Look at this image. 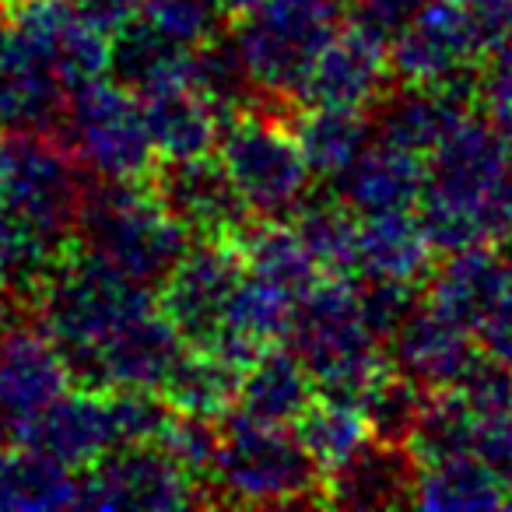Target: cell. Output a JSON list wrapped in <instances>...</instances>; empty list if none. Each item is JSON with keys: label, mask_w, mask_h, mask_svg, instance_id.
I'll list each match as a JSON object with an SVG mask.
<instances>
[{"label": "cell", "mask_w": 512, "mask_h": 512, "mask_svg": "<svg viewBox=\"0 0 512 512\" xmlns=\"http://www.w3.org/2000/svg\"><path fill=\"white\" fill-rule=\"evenodd\" d=\"M109 71H113V78L120 85L144 95L158 85L186 78V71H190V50H179L176 43L158 36L148 22L134 18L109 43Z\"/></svg>", "instance_id": "cell-32"}, {"label": "cell", "mask_w": 512, "mask_h": 512, "mask_svg": "<svg viewBox=\"0 0 512 512\" xmlns=\"http://www.w3.org/2000/svg\"><path fill=\"white\" fill-rule=\"evenodd\" d=\"M158 446L179 463L190 477H197L207 491V477L218 460L221 446V428L214 425V418H200V414H172L165 432L158 435Z\"/></svg>", "instance_id": "cell-39"}, {"label": "cell", "mask_w": 512, "mask_h": 512, "mask_svg": "<svg viewBox=\"0 0 512 512\" xmlns=\"http://www.w3.org/2000/svg\"><path fill=\"white\" fill-rule=\"evenodd\" d=\"M425 4L432 0H351V18L369 25L379 36L393 39Z\"/></svg>", "instance_id": "cell-45"}, {"label": "cell", "mask_w": 512, "mask_h": 512, "mask_svg": "<svg viewBox=\"0 0 512 512\" xmlns=\"http://www.w3.org/2000/svg\"><path fill=\"white\" fill-rule=\"evenodd\" d=\"M481 351L484 348L474 344V330L435 309L428 299H421L404 327L386 341V358L393 369L411 376L428 393L460 386L481 362Z\"/></svg>", "instance_id": "cell-18"}, {"label": "cell", "mask_w": 512, "mask_h": 512, "mask_svg": "<svg viewBox=\"0 0 512 512\" xmlns=\"http://www.w3.org/2000/svg\"><path fill=\"white\" fill-rule=\"evenodd\" d=\"M474 453L488 463L491 474H495L498 481L505 484V491L512 495V414L481 421Z\"/></svg>", "instance_id": "cell-44"}, {"label": "cell", "mask_w": 512, "mask_h": 512, "mask_svg": "<svg viewBox=\"0 0 512 512\" xmlns=\"http://www.w3.org/2000/svg\"><path fill=\"white\" fill-rule=\"evenodd\" d=\"M239 253L242 264L253 278L267 281V285L281 288L285 295H292L295 302L323 278L320 264L313 260L309 246L302 242V235L295 232V225H281V221L256 218L246 232L239 235Z\"/></svg>", "instance_id": "cell-28"}, {"label": "cell", "mask_w": 512, "mask_h": 512, "mask_svg": "<svg viewBox=\"0 0 512 512\" xmlns=\"http://www.w3.org/2000/svg\"><path fill=\"white\" fill-rule=\"evenodd\" d=\"M320 397L309 365L288 344H271L246 365L232 411L264 425H295Z\"/></svg>", "instance_id": "cell-25"}, {"label": "cell", "mask_w": 512, "mask_h": 512, "mask_svg": "<svg viewBox=\"0 0 512 512\" xmlns=\"http://www.w3.org/2000/svg\"><path fill=\"white\" fill-rule=\"evenodd\" d=\"M11 179H15V137L0 134V214L11 204Z\"/></svg>", "instance_id": "cell-48"}, {"label": "cell", "mask_w": 512, "mask_h": 512, "mask_svg": "<svg viewBox=\"0 0 512 512\" xmlns=\"http://www.w3.org/2000/svg\"><path fill=\"white\" fill-rule=\"evenodd\" d=\"M78 488V470L25 442L0 460V509L8 512H53L78 505Z\"/></svg>", "instance_id": "cell-29"}, {"label": "cell", "mask_w": 512, "mask_h": 512, "mask_svg": "<svg viewBox=\"0 0 512 512\" xmlns=\"http://www.w3.org/2000/svg\"><path fill=\"white\" fill-rule=\"evenodd\" d=\"M57 141L92 179H151L158 169L141 95L116 78L74 88Z\"/></svg>", "instance_id": "cell-8"}, {"label": "cell", "mask_w": 512, "mask_h": 512, "mask_svg": "<svg viewBox=\"0 0 512 512\" xmlns=\"http://www.w3.org/2000/svg\"><path fill=\"white\" fill-rule=\"evenodd\" d=\"M109 418H113L116 446L130 442H158L176 411L158 390H109Z\"/></svg>", "instance_id": "cell-40"}, {"label": "cell", "mask_w": 512, "mask_h": 512, "mask_svg": "<svg viewBox=\"0 0 512 512\" xmlns=\"http://www.w3.org/2000/svg\"><path fill=\"white\" fill-rule=\"evenodd\" d=\"M509 292V256H502L495 246H470L460 249V253H446V264L428 274L425 299L477 334L481 323L495 313V306Z\"/></svg>", "instance_id": "cell-22"}, {"label": "cell", "mask_w": 512, "mask_h": 512, "mask_svg": "<svg viewBox=\"0 0 512 512\" xmlns=\"http://www.w3.org/2000/svg\"><path fill=\"white\" fill-rule=\"evenodd\" d=\"M432 253L418 211L376 214L358 225V278L421 285L432 274Z\"/></svg>", "instance_id": "cell-26"}, {"label": "cell", "mask_w": 512, "mask_h": 512, "mask_svg": "<svg viewBox=\"0 0 512 512\" xmlns=\"http://www.w3.org/2000/svg\"><path fill=\"white\" fill-rule=\"evenodd\" d=\"M477 428L481 418L474 414V407L467 404L460 390H432L421 407L418 428L411 435V453L418 463L446 460L456 453H474Z\"/></svg>", "instance_id": "cell-35"}, {"label": "cell", "mask_w": 512, "mask_h": 512, "mask_svg": "<svg viewBox=\"0 0 512 512\" xmlns=\"http://www.w3.org/2000/svg\"><path fill=\"white\" fill-rule=\"evenodd\" d=\"M186 78H190V85L197 88V92H204L207 99L221 109V116H232V113H239V109H249L260 102L253 78H249L246 64H242L239 46H235V39L225 36V32L190 53V71H186Z\"/></svg>", "instance_id": "cell-37"}, {"label": "cell", "mask_w": 512, "mask_h": 512, "mask_svg": "<svg viewBox=\"0 0 512 512\" xmlns=\"http://www.w3.org/2000/svg\"><path fill=\"white\" fill-rule=\"evenodd\" d=\"M418 302H421L418 285H407V281L365 278V285H358V306H362V316L372 327V334H376L383 344L404 327V320L418 309Z\"/></svg>", "instance_id": "cell-41"}, {"label": "cell", "mask_w": 512, "mask_h": 512, "mask_svg": "<svg viewBox=\"0 0 512 512\" xmlns=\"http://www.w3.org/2000/svg\"><path fill=\"white\" fill-rule=\"evenodd\" d=\"M71 8L85 18L92 29L116 36L120 29H127L137 15H141L144 0H71Z\"/></svg>", "instance_id": "cell-46"}, {"label": "cell", "mask_w": 512, "mask_h": 512, "mask_svg": "<svg viewBox=\"0 0 512 512\" xmlns=\"http://www.w3.org/2000/svg\"><path fill=\"white\" fill-rule=\"evenodd\" d=\"M481 53L484 43L460 0H432L390 39L393 78L404 85H446L470 78Z\"/></svg>", "instance_id": "cell-13"}, {"label": "cell", "mask_w": 512, "mask_h": 512, "mask_svg": "<svg viewBox=\"0 0 512 512\" xmlns=\"http://www.w3.org/2000/svg\"><path fill=\"white\" fill-rule=\"evenodd\" d=\"M78 246L158 288L193 246V235L144 179H92L78 214Z\"/></svg>", "instance_id": "cell-3"}, {"label": "cell", "mask_w": 512, "mask_h": 512, "mask_svg": "<svg viewBox=\"0 0 512 512\" xmlns=\"http://www.w3.org/2000/svg\"><path fill=\"white\" fill-rule=\"evenodd\" d=\"M190 348L179 327L162 313L137 316V320L123 323L99 351H95L92 372L85 379V390H158L162 393L169 372Z\"/></svg>", "instance_id": "cell-17"}, {"label": "cell", "mask_w": 512, "mask_h": 512, "mask_svg": "<svg viewBox=\"0 0 512 512\" xmlns=\"http://www.w3.org/2000/svg\"><path fill=\"white\" fill-rule=\"evenodd\" d=\"M481 102V74L446 85H404L390 88L372 106L376 141L428 158Z\"/></svg>", "instance_id": "cell-15"}, {"label": "cell", "mask_w": 512, "mask_h": 512, "mask_svg": "<svg viewBox=\"0 0 512 512\" xmlns=\"http://www.w3.org/2000/svg\"><path fill=\"white\" fill-rule=\"evenodd\" d=\"M214 151L256 218H295L309 200L313 169L281 109L249 106L225 116Z\"/></svg>", "instance_id": "cell-7"}, {"label": "cell", "mask_w": 512, "mask_h": 512, "mask_svg": "<svg viewBox=\"0 0 512 512\" xmlns=\"http://www.w3.org/2000/svg\"><path fill=\"white\" fill-rule=\"evenodd\" d=\"M71 88L53 64L15 29L0 22V134L60 137Z\"/></svg>", "instance_id": "cell-14"}, {"label": "cell", "mask_w": 512, "mask_h": 512, "mask_svg": "<svg viewBox=\"0 0 512 512\" xmlns=\"http://www.w3.org/2000/svg\"><path fill=\"white\" fill-rule=\"evenodd\" d=\"M425 158L386 141H372L341 176L334 179V197L344 200L358 218L418 211L425 197Z\"/></svg>", "instance_id": "cell-21"}, {"label": "cell", "mask_w": 512, "mask_h": 512, "mask_svg": "<svg viewBox=\"0 0 512 512\" xmlns=\"http://www.w3.org/2000/svg\"><path fill=\"white\" fill-rule=\"evenodd\" d=\"M141 22H148L158 36L176 43L179 50H197L225 32V8L218 0H144Z\"/></svg>", "instance_id": "cell-38"}, {"label": "cell", "mask_w": 512, "mask_h": 512, "mask_svg": "<svg viewBox=\"0 0 512 512\" xmlns=\"http://www.w3.org/2000/svg\"><path fill=\"white\" fill-rule=\"evenodd\" d=\"M292 428L302 446H306V453L316 460V467L323 470V477L344 467L372 439L362 407L330 397H316Z\"/></svg>", "instance_id": "cell-34"}, {"label": "cell", "mask_w": 512, "mask_h": 512, "mask_svg": "<svg viewBox=\"0 0 512 512\" xmlns=\"http://www.w3.org/2000/svg\"><path fill=\"white\" fill-rule=\"evenodd\" d=\"M242 372L235 362L221 358L211 348H190L183 351V358L176 362V369L169 372L162 386V397L169 400L172 411L179 414H200V418H225L239 400V383Z\"/></svg>", "instance_id": "cell-31"}, {"label": "cell", "mask_w": 512, "mask_h": 512, "mask_svg": "<svg viewBox=\"0 0 512 512\" xmlns=\"http://www.w3.org/2000/svg\"><path fill=\"white\" fill-rule=\"evenodd\" d=\"M221 8H225V15L228 18H239V15H246L249 8H256L260 0H218Z\"/></svg>", "instance_id": "cell-50"}, {"label": "cell", "mask_w": 512, "mask_h": 512, "mask_svg": "<svg viewBox=\"0 0 512 512\" xmlns=\"http://www.w3.org/2000/svg\"><path fill=\"white\" fill-rule=\"evenodd\" d=\"M39 53L53 64L67 88L106 78L109 36L85 22L71 0H15L8 18Z\"/></svg>", "instance_id": "cell-19"}, {"label": "cell", "mask_w": 512, "mask_h": 512, "mask_svg": "<svg viewBox=\"0 0 512 512\" xmlns=\"http://www.w3.org/2000/svg\"><path fill=\"white\" fill-rule=\"evenodd\" d=\"M425 400H428L425 386H418L411 376H404L400 369L386 365V369L372 379L369 390L362 393L358 407H362L372 439L393 442V446H411V435H414V428H418Z\"/></svg>", "instance_id": "cell-36"}, {"label": "cell", "mask_w": 512, "mask_h": 512, "mask_svg": "<svg viewBox=\"0 0 512 512\" xmlns=\"http://www.w3.org/2000/svg\"><path fill=\"white\" fill-rule=\"evenodd\" d=\"M477 337H481L484 355H491L502 365H512V292L505 295L495 306V313L481 323Z\"/></svg>", "instance_id": "cell-47"}, {"label": "cell", "mask_w": 512, "mask_h": 512, "mask_svg": "<svg viewBox=\"0 0 512 512\" xmlns=\"http://www.w3.org/2000/svg\"><path fill=\"white\" fill-rule=\"evenodd\" d=\"M358 225L362 218L337 197H309L295 211V232L330 278H358Z\"/></svg>", "instance_id": "cell-33"}, {"label": "cell", "mask_w": 512, "mask_h": 512, "mask_svg": "<svg viewBox=\"0 0 512 512\" xmlns=\"http://www.w3.org/2000/svg\"><path fill=\"white\" fill-rule=\"evenodd\" d=\"M207 491L158 442L113 446L102 460L81 470V509H144L172 512L204 505Z\"/></svg>", "instance_id": "cell-9"}, {"label": "cell", "mask_w": 512, "mask_h": 512, "mask_svg": "<svg viewBox=\"0 0 512 512\" xmlns=\"http://www.w3.org/2000/svg\"><path fill=\"white\" fill-rule=\"evenodd\" d=\"M456 390L467 397V404L474 407V414L481 421L512 414V365L481 355V362L467 372V379Z\"/></svg>", "instance_id": "cell-42"}, {"label": "cell", "mask_w": 512, "mask_h": 512, "mask_svg": "<svg viewBox=\"0 0 512 512\" xmlns=\"http://www.w3.org/2000/svg\"><path fill=\"white\" fill-rule=\"evenodd\" d=\"M285 344L309 365L320 397L344 404H358L372 379L390 365L386 344L362 316L355 278L323 274L295 302Z\"/></svg>", "instance_id": "cell-4"}, {"label": "cell", "mask_w": 512, "mask_h": 512, "mask_svg": "<svg viewBox=\"0 0 512 512\" xmlns=\"http://www.w3.org/2000/svg\"><path fill=\"white\" fill-rule=\"evenodd\" d=\"M8 435H11V425L4 418H0V460L8 456Z\"/></svg>", "instance_id": "cell-51"}, {"label": "cell", "mask_w": 512, "mask_h": 512, "mask_svg": "<svg viewBox=\"0 0 512 512\" xmlns=\"http://www.w3.org/2000/svg\"><path fill=\"white\" fill-rule=\"evenodd\" d=\"M151 186L162 204L183 221L193 242H239V235L256 221L239 186L232 183L221 158L200 155L186 162H158Z\"/></svg>", "instance_id": "cell-11"}, {"label": "cell", "mask_w": 512, "mask_h": 512, "mask_svg": "<svg viewBox=\"0 0 512 512\" xmlns=\"http://www.w3.org/2000/svg\"><path fill=\"white\" fill-rule=\"evenodd\" d=\"M15 302H18V295L11 292V285L4 278H0V334H4V330L11 327V323H15Z\"/></svg>", "instance_id": "cell-49"}, {"label": "cell", "mask_w": 512, "mask_h": 512, "mask_svg": "<svg viewBox=\"0 0 512 512\" xmlns=\"http://www.w3.org/2000/svg\"><path fill=\"white\" fill-rule=\"evenodd\" d=\"M155 306V288L116 271L113 264H106L102 256H95L92 249L78 246V242L60 260V267L50 274V281L39 288L36 302H32L46 334L64 351L74 386H85L95 351L123 323L151 313Z\"/></svg>", "instance_id": "cell-2"}, {"label": "cell", "mask_w": 512, "mask_h": 512, "mask_svg": "<svg viewBox=\"0 0 512 512\" xmlns=\"http://www.w3.org/2000/svg\"><path fill=\"white\" fill-rule=\"evenodd\" d=\"M390 85V39L348 18L341 32L327 43V50L320 53L302 88L295 92V106L362 109V113H369L390 92Z\"/></svg>", "instance_id": "cell-12"}, {"label": "cell", "mask_w": 512, "mask_h": 512, "mask_svg": "<svg viewBox=\"0 0 512 512\" xmlns=\"http://www.w3.org/2000/svg\"><path fill=\"white\" fill-rule=\"evenodd\" d=\"M207 477L211 505H323V470L285 425L228 411Z\"/></svg>", "instance_id": "cell-6"}, {"label": "cell", "mask_w": 512, "mask_h": 512, "mask_svg": "<svg viewBox=\"0 0 512 512\" xmlns=\"http://www.w3.org/2000/svg\"><path fill=\"white\" fill-rule=\"evenodd\" d=\"M418 460L407 446L369 439L344 467L323 477V505L334 509H397L414 502Z\"/></svg>", "instance_id": "cell-23"}, {"label": "cell", "mask_w": 512, "mask_h": 512, "mask_svg": "<svg viewBox=\"0 0 512 512\" xmlns=\"http://www.w3.org/2000/svg\"><path fill=\"white\" fill-rule=\"evenodd\" d=\"M15 439L57 456L60 463L74 470L92 467L95 460H102L116 446L106 393L85 390V386L67 390L46 411H39L32 421L15 428Z\"/></svg>", "instance_id": "cell-20"}, {"label": "cell", "mask_w": 512, "mask_h": 512, "mask_svg": "<svg viewBox=\"0 0 512 512\" xmlns=\"http://www.w3.org/2000/svg\"><path fill=\"white\" fill-rule=\"evenodd\" d=\"M481 106L512 141V36L488 50V64L481 71Z\"/></svg>", "instance_id": "cell-43"}, {"label": "cell", "mask_w": 512, "mask_h": 512, "mask_svg": "<svg viewBox=\"0 0 512 512\" xmlns=\"http://www.w3.org/2000/svg\"><path fill=\"white\" fill-rule=\"evenodd\" d=\"M418 218L435 253L495 246L512 235V141L484 116H467L425 158Z\"/></svg>", "instance_id": "cell-1"}, {"label": "cell", "mask_w": 512, "mask_h": 512, "mask_svg": "<svg viewBox=\"0 0 512 512\" xmlns=\"http://www.w3.org/2000/svg\"><path fill=\"white\" fill-rule=\"evenodd\" d=\"M242 278H246V264L239 246L193 242L158 285V309L176 323L190 344H207L225 327Z\"/></svg>", "instance_id": "cell-10"}, {"label": "cell", "mask_w": 512, "mask_h": 512, "mask_svg": "<svg viewBox=\"0 0 512 512\" xmlns=\"http://www.w3.org/2000/svg\"><path fill=\"white\" fill-rule=\"evenodd\" d=\"M71 386V365L43 323H11L0 334V418L11 425V435Z\"/></svg>", "instance_id": "cell-16"}, {"label": "cell", "mask_w": 512, "mask_h": 512, "mask_svg": "<svg viewBox=\"0 0 512 512\" xmlns=\"http://www.w3.org/2000/svg\"><path fill=\"white\" fill-rule=\"evenodd\" d=\"M418 509H498L509 505L505 484L477 453H456L446 460L418 463L414 502Z\"/></svg>", "instance_id": "cell-30"}, {"label": "cell", "mask_w": 512, "mask_h": 512, "mask_svg": "<svg viewBox=\"0 0 512 512\" xmlns=\"http://www.w3.org/2000/svg\"><path fill=\"white\" fill-rule=\"evenodd\" d=\"M141 102L158 162H186V158L211 155L218 148L225 116L204 92L190 85V78L151 88L141 95Z\"/></svg>", "instance_id": "cell-24"}, {"label": "cell", "mask_w": 512, "mask_h": 512, "mask_svg": "<svg viewBox=\"0 0 512 512\" xmlns=\"http://www.w3.org/2000/svg\"><path fill=\"white\" fill-rule=\"evenodd\" d=\"M509 267H512V253H509Z\"/></svg>", "instance_id": "cell-52"}, {"label": "cell", "mask_w": 512, "mask_h": 512, "mask_svg": "<svg viewBox=\"0 0 512 512\" xmlns=\"http://www.w3.org/2000/svg\"><path fill=\"white\" fill-rule=\"evenodd\" d=\"M292 130L313 176L330 183L376 141V127L362 109L295 106Z\"/></svg>", "instance_id": "cell-27"}, {"label": "cell", "mask_w": 512, "mask_h": 512, "mask_svg": "<svg viewBox=\"0 0 512 512\" xmlns=\"http://www.w3.org/2000/svg\"><path fill=\"white\" fill-rule=\"evenodd\" d=\"M344 22V0H260L235 18L232 39L260 95L256 106L295 113V92Z\"/></svg>", "instance_id": "cell-5"}]
</instances>
